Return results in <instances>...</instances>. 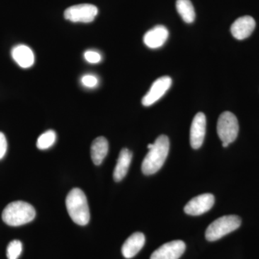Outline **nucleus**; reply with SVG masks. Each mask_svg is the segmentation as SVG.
<instances>
[{
  "label": "nucleus",
  "instance_id": "18",
  "mask_svg": "<svg viewBox=\"0 0 259 259\" xmlns=\"http://www.w3.org/2000/svg\"><path fill=\"white\" fill-rule=\"evenodd\" d=\"M56 141V132L52 130L46 131L39 136L37 141V148L40 150H46L54 146Z\"/></svg>",
  "mask_w": 259,
  "mask_h": 259
},
{
  "label": "nucleus",
  "instance_id": "2",
  "mask_svg": "<svg viewBox=\"0 0 259 259\" xmlns=\"http://www.w3.org/2000/svg\"><path fill=\"white\" fill-rule=\"evenodd\" d=\"M66 209L70 218L79 226H86L90 222V212L88 199L83 191L74 188L70 191L66 199Z\"/></svg>",
  "mask_w": 259,
  "mask_h": 259
},
{
  "label": "nucleus",
  "instance_id": "14",
  "mask_svg": "<svg viewBox=\"0 0 259 259\" xmlns=\"http://www.w3.org/2000/svg\"><path fill=\"white\" fill-rule=\"evenodd\" d=\"M12 57L21 68L28 69L35 62V56L30 48L25 45H18L11 51Z\"/></svg>",
  "mask_w": 259,
  "mask_h": 259
},
{
  "label": "nucleus",
  "instance_id": "13",
  "mask_svg": "<svg viewBox=\"0 0 259 259\" xmlns=\"http://www.w3.org/2000/svg\"><path fill=\"white\" fill-rule=\"evenodd\" d=\"M146 238L142 233L137 232L126 240L122 247V253L125 258H134L144 246Z\"/></svg>",
  "mask_w": 259,
  "mask_h": 259
},
{
  "label": "nucleus",
  "instance_id": "3",
  "mask_svg": "<svg viewBox=\"0 0 259 259\" xmlns=\"http://www.w3.org/2000/svg\"><path fill=\"white\" fill-rule=\"evenodd\" d=\"M2 217L8 226H20L33 221L35 218V210L28 202L15 201L6 206Z\"/></svg>",
  "mask_w": 259,
  "mask_h": 259
},
{
  "label": "nucleus",
  "instance_id": "1",
  "mask_svg": "<svg viewBox=\"0 0 259 259\" xmlns=\"http://www.w3.org/2000/svg\"><path fill=\"white\" fill-rule=\"evenodd\" d=\"M169 147L168 138L164 135L158 136L143 161L141 168L145 175H154L161 169L168 156Z\"/></svg>",
  "mask_w": 259,
  "mask_h": 259
},
{
  "label": "nucleus",
  "instance_id": "20",
  "mask_svg": "<svg viewBox=\"0 0 259 259\" xmlns=\"http://www.w3.org/2000/svg\"><path fill=\"white\" fill-rule=\"evenodd\" d=\"M85 60L90 64H98L102 61V56L95 51H87L83 54Z\"/></svg>",
  "mask_w": 259,
  "mask_h": 259
},
{
  "label": "nucleus",
  "instance_id": "10",
  "mask_svg": "<svg viewBox=\"0 0 259 259\" xmlns=\"http://www.w3.org/2000/svg\"><path fill=\"white\" fill-rule=\"evenodd\" d=\"M206 134V117L203 112L194 116L190 128V144L194 149H198L204 142Z\"/></svg>",
  "mask_w": 259,
  "mask_h": 259
},
{
  "label": "nucleus",
  "instance_id": "15",
  "mask_svg": "<svg viewBox=\"0 0 259 259\" xmlns=\"http://www.w3.org/2000/svg\"><path fill=\"white\" fill-rule=\"evenodd\" d=\"M132 158V152L127 148H123L121 150L117 164L114 169L113 177L115 182H120L126 176L128 171Z\"/></svg>",
  "mask_w": 259,
  "mask_h": 259
},
{
  "label": "nucleus",
  "instance_id": "8",
  "mask_svg": "<svg viewBox=\"0 0 259 259\" xmlns=\"http://www.w3.org/2000/svg\"><path fill=\"white\" fill-rule=\"evenodd\" d=\"M214 203V197L212 194H200L191 199L186 204L184 210L190 215H200L212 208Z\"/></svg>",
  "mask_w": 259,
  "mask_h": 259
},
{
  "label": "nucleus",
  "instance_id": "7",
  "mask_svg": "<svg viewBox=\"0 0 259 259\" xmlns=\"http://www.w3.org/2000/svg\"><path fill=\"white\" fill-rule=\"evenodd\" d=\"M172 83L171 77L168 76L158 78L150 89L149 91L142 99V104L145 107H149L159 100L168 91Z\"/></svg>",
  "mask_w": 259,
  "mask_h": 259
},
{
  "label": "nucleus",
  "instance_id": "17",
  "mask_svg": "<svg viewBox=\"0 0 259 259\" xmlns=\"http://www.w3.org/2000/svg\"><path fill=\"white\" fill-rule=\"evenodd\" d=\"M176 7L177 12L185 23H193L195 20V11L190 0H177Z\"/></svg>",
  "mask_w": 259,
  "mask_h": 259
},
{
  "label": "nucleus",
  "instance_id": "12",
  "mask_svg": "<svg viewBox=\"0 0 259 259\" xmlns=\"http://www.w3.org/2000/svg\"><path fill=\"white\" fill-rule=\"evenodd\" d=\"M168 37V30L163 25H156L144 35V42L146 47L155 49L163 47Z\"/></svg>",
  "mask_w": 259,
  "mask_h": 259
},
{
  "label": "nucleus",
  "instance_id": "23",
  "mask_svg": "<svg viewBox=\"0 0 259 259\" xmlns=\"http://www.w3.org/2000/svg\"><path fill=\"white\" fill-rule=\"evenodd\" d=\"M228 146H229V144H228V143H223V147L226 148Z\"/></svg>",
  "mask_w": 259,
  "mask_h": 259
},
{
  "label": "nucleus",
  "instance_id": "16",
  "mask_svg": "<svg viewBox=\"0 0 259 259\" xmlns=\"http://www.w3.org/2000/svg\"><path fill=\"white\" fill-rule=\"evenodd\" d=\"M109 151L108 141L105 137L97 138L91 146V157L95 165H100Z\"/></svg>",
  "mask_w": 259,
  "mask_h": 259
},
{
  "label": "nucleus",
  "instance_id": "11",
  "mask_svg": "<svg viewBox=\"0 0 259 259\" xmlns=\"http://www.w3.org/2000/svg\"><path fill=\"white\" fill-rule=\"evenodd\" d=\"M255 28L254 19L246 15L237 19L231 25V31L235 38L238 40H244L251 35Z\"/></svg>",
  "mask_w": 259,
  "mask_h": 259
},
{
  "label": "nucleus",
  "instance_id": "21",
  "mask_svg": "<svg viewBox=\"0 0 259 259\" xmlns=\"http://www.w3.org/2000/svg\"><path fill=\"white\" fill-rule=\"evenodd\" d=\"M81 83L88 88H94L98 84L99 80L97 76L94 75L87 74L83 76L81 79Z\"/></svg>",
  "mask_w": 259,
  "mask_h": 259
},
{
  "label": "nucleus",
  "instance_id": "9",
  "mask_svg": "<svg viewBox=\"0 0 259 259\" xmlns=\"http://www.w3.org/2000/svg\"><path fill=\"white\" fill-rule=\"evenodd\" d=\"M185 242H168L155 250L150 259H179L185 253Z\"/></svg>",
  "mask_w": 259,
  "mask_h": 259
},
{
  "label": "nucleus",
  "instance_id": "5",
  "mask_svg": "<svg viewBox=\"0 0 259 259\" xmlns=\"http://www.w3.org/2000/svg\"><path fill=\"white\" fill-rule=\"evenodd\" d=\"M239 131L238 119L231 112H224L218 118L217 132L223 143L231 144L236 141Z\"/></svg>",
  "mask_w": 259,
  "mask_h": 259
},
{
  "label": "nucleus",
  "instance_id": "6",
  "mask_svg": "<svg viewBox=\"0 0 259 259\" xmlns=\"http://www.w3.org/2000/svg\"><path fill=\"white\" fill-rule=\"evenodd\" d=\"M98 14L96 6L91 4L74 5L64 12V18L73 23H88L93 22Z\"/></svg>",
  "mask_w": 259,
  "mask_h": 259
},
{
  "label": "nucleus",
  "instance_id": "19",
  "mask_svg": "<svg viewBox=\"0 0 259 259\" xmlns=\"http://www.w3.org/2000/svg\"><path fill=\"white\" fill-rule=\"evenodd\" d=\"M23 251V244L18 240L10 242L7 248V257L8 259H18Z\"/></svg>",
  "mask_w": 259,
  "mask_h": 259
},
{
  "label": "nucleus",
  "instance_id": "4",
  "mask_svg": "<svg viewBox=\"0 0 259 259\" xmlns=\"http://www.w3.org/2000/svg\"><path fill=\"white\" fill-rule=\"evenodd\" d=\"M241 225V218L234 214L218 218L206 230V239L208 241H218L226 235L236 231Z\"/></svg>",
  "mask_w": 259,
  "mask_h": 259
},
{
  "label": "nucleus",
  "instance_id": "22",
  "mask_svg": "<svg viewBox=\"0 0 259 259\" xmlns=\"http://www.w3.org/2000/svg\"><path fill=\"white\" fill-rule=\"evenodd\" d=\"M7 149H8V142H7L6 137L3 133L0 132V160L4 158Z\"/></svg>",
  "mask_w": 259,
  "mask_h": 259
}]
</instances>
